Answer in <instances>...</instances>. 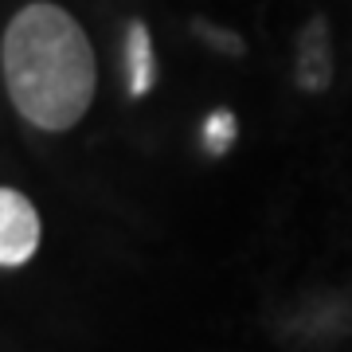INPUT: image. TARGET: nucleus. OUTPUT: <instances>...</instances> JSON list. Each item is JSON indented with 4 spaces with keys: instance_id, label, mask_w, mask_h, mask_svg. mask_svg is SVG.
Segmentation results:
<instances>
[{
    "instance_id": "nucleus-1",
    "label": "nucleus",
    "mask_w": 352,
    "mask_h": 352,
    "mask_svg": "<svg viewBox=\"0 0 352 352\" xmlns=\"http://www.w3.org/2000/svg\"><path fill=\"white\" fill-rule=\"evenodd\" d=\"M8 98L24 122L47 133L78 126L94 98V51L75 16L36 0L12 16L0 43Z\"/></svg>"
},
{
    "instance_id": "nucleus-2",
    "label": "nucleus",
    "mask_w": 352,
    "mask_h": 352,
    "mask_svg": "<svg viewBox=\"0 0 352 352\" xmlns=\"http://www.w3.org/2000/svg\"><path fill=\"white\" fill-rule=\"evenodd\" d=\"M39 212L24 192L0 188V266H24L39 247Z\"/></svg>"
},
{
    "instance_id": "nucleus-3",
    "label": "nucleus",
    "mask_w": 352,
    "mask_h": 352,
    "mask_svg": "<svg viewBox=\"0 0 352 352\" xmlns=\"http://www.w3.org/2000/svg\"><path fill=\"white\" fill-rule=\"evenodd\" d=\"M333 78V51H329V24L317 16L309 20L298 39V87L321 94Z\"/></svg>"
},
{
    "instance_id": "nucleus-4",
    "label": "nucleus",
    "mask_w": 352,
    "mask_h": 352,
    "mask_svg": "<svg viewBox=\"0 0 352 352\" xmlns=\"http://www.w3.org/2000/svg\"><path fill=\"white\" fill-rule=\"evenodd\" d=\"M126 71H129V94L133 98H145L153 90V75H157V63H153V39L149 28L133 20L126 32Z\"/></svg>"
},
{
    "instance_id": "nucleus-5",
    "label": "nucleus",
    "mask_w": 352,
    "mask_h": 352,
    "mask_svg": "<svg viewBox=\"0 0 352 352\" xmlns=\"http://www.w3.org/2000/svg\"><path fill=\"white\" fill-rule=\"evenodd\" d=\"M235 113L231 110H215V113H208V122H204V129H200V141H204V149L212 153V157H223L231 145H235Z\"/></svg>"
},
{
    "instance_id": "nucleus-6",
    "label": "nucleus",
    "mask_w": 352,
    "mask_h": 352,
    "mask_svg": "<svg viewBox=\"0 0 352 352\" xmlns=\"http://www.w3.org/2000/svg\"><path fill=\"white\" fill-rule=\"evenodd\" d=\"M196 32H200L204 39H208V43H212V47H219V51H231V55H239L243 51V39L235 36V32H219V28H212V24H196Z\"/></svg>"
}]
</instances>
